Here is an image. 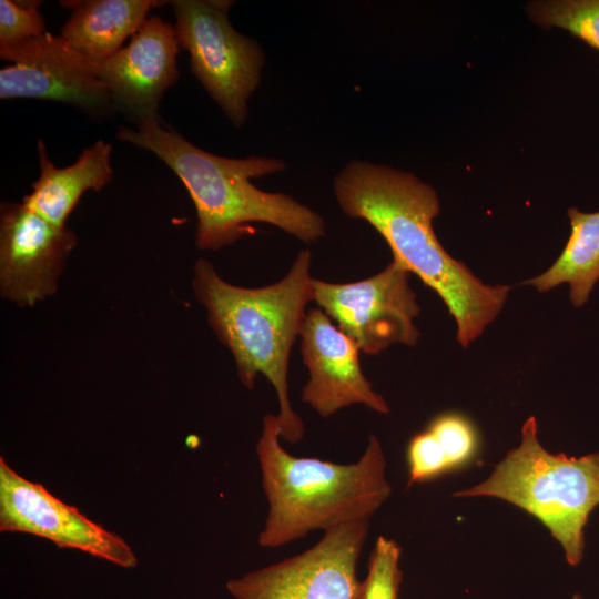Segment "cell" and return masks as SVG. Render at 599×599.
<instances>
[{"label": "cell", "instance_id": "obj_1", "mask_svg": "<svg viewBox=\"0 0 599 599\" xmlns=\"http://www.w3.org/2000/svg\"><path fill=\"white\" fill-rule=\"evenodd\" d=\"M342 212L369 223L393 260L416 274L443 300L457 325V342L469 346L502 309L509 286L487 285L438 241L433 221L440 212L436 190L415 174L363 160L334 177Z\"/></svg>", "mask_w": 599, "mask_h": 599}, {"label": "cell", "instance_id": "obj_2", "mask_svg": "<svg viewBox=\"0 0 599 599\" xmlns=\"http://www.w3.org/2000/svg\"><path fill=\"white\" fill-rule=\"evenodd\" d=\"M116 139L154 153L180 179L195 206V244L217 251L251 235V223L272 224L311 244L325 235L324 219L311 207L284 193L256 187L251 179L286 170L277 158H224L210 153L159 120L120 126Z\"/></svg>", "mask_w": 599, "mask_h": 599}, {"label": "cell", "instance_id": "obj_3", "mask_svg": "<svg viewBox=\"0 0 599 599\" xmlns=\"http://www.w3.org/2000/svg\"><path fill=\"white\" fill-rule=\"evenodd\" d=\"M311 263V251H301L282 280L263 287L230 284L205 258L196 261L192 277L193 293L206 309L211 328L231 352L243 386L253 389L258 374L273 385L280 435L292 444L303 438L305 427L290 402L287 369L306 306L314 301Z\"/></svg>", "mask_w": 599, "mask_h": 599}, {"label": "cell", "instance_id": "obj_4", "mask_svg": "<svg viewBox=\"0 0 599 599\" xmlns=\"http://www.w3.org/2000/svg\"><path fill=\"white\" fill-rule=\"evenodd\" d=\"M277 415L263 418L256 454L268 501L265 525L258 535L264 548H276L315 529L370 519L389 497L386 459L376 436L370 435L361 458L336 464L295 457L280 443Z\"/></svg>", "mask_w": 599, "mask_h": 599}, {"label": "cell", "instance_id": "obj_5", "mask_svg": "<svg viewBox=\"0 0 599 599\" xmlns=\"http://www.w3.org/2000/svg\"><path fill=\"white\" fill-rule=\"evenodd\" d=\"M537 420L522 425L520 445L483 483L455 497L489 496L506 500L542 522L561 545L565 558H583L585 528L599 506V451L581 457L551 454L538 440Z\"/></svg>", "mask_w": 599, "mask_h": 599}, {"label": "cell", "instance_id": "obj_6", "mask_svg": "<svg viewBox=\"0 0 599 599\" xmlns=\"http://www.w3.org/2000/svg\"><path fill=\"white\" fill-rule=\"evenodd\" d=\"M231 0H174L175 34L190 55V68L236 128L247 120V103L261 82V45L230 20Z\"/></svg>", "mask_w": 599, "mask_h": 599}, {"label": "cell", "instance_id": "obj_7", "mask_svg": "<svg viewBox=\"0 0 599 599\" xmlns=\"http://www.w3.org/2000/svg\"><path fill=\"white\" fill-rule=\"evenodd\" d=\"M370 519L324 531L307 550L227 581L235 599H363L356 568Z\"/></svg>", "mask_w": 599, "mask_h": 599}, {"label": "cell", "instance_id": "obj_8", "mask_svg": "<svg viewBox=\"0 0 599 599\" xmlns=\"http://www.w3.org/2000/svg\"><path fill=\"white\" fill-rule=\"evenodd\" d=\"M410 272L392 261L379 273L352 283L313 278L314 302L359 351L376 355L394 344L416 345L419 315Z\"/></svg>", "mask_w": 599, "mask_h": 599}, {"label": "cell", "instance_id": "obj_9", "mask_svg": "<svg viewBox=\"0 0 599 599\" xmlns=\"http://www.w3.org/2000/svg\"><path fill=\"white\" fill-rule=\"evenodd\" d=\"M0 531L38 536L60 548L85 552L122 568L138 558L118 534L65 504L43 485L18 474L0 458Z\"/></svg>", "mask_w": 599, "mask_h": 599}, {"label": "cell", "instance_id": "obj_10", "mask_svg": "<svg viewBox=\"0 0 599 599\" xmlns=\"http://www.w3.org/2000/svg\"><path fill=\"white\" fill-rule=\"evenodd\" d=\"M77 235L20 203L0 211V293L19 307H32L58 290Z\"/></svg>", "mask_w": 599, "mask_h": 599}, {"label": "cell", "instance_id": "obj_11", "mask_svg": "<svg viewBox=\"0 0 599 599\" xmlns=\"http://www.w3.org/2000/svg\"><path fill=\"white\" fill-rule=\"evenodd\" d=\"M0 57L11 61L0 70L2 100H52L92 113L103 112L112 104L93 64L61 35L45 32L21 44L0 49Z\"/></svg>", "mask_w": 599, "mask_h": 599}, {"label": "cell", "instance_id": "obj_12", "mask_svg": "<svg viewBox=\"0 0 599 599\" xmlns=\"http://www.w3.org/2000/svg\"><path fill=\"white\" fill-rule=\"evenodd\" d=\"M179 49L174 26L152 16L126 47L92 64L112 103L135 123L159 120L161 99L179 78Z\"/></svg>", "mask_w": 599, "mask_h": 599}, {"label": "cell", "instance_id": "obj_13", "mask_svg": "<svg viewBox=\"0 0 599 599\" xmlns=\"http://www.w3.org/2000/svg\"><path fill=\"white\" fill-rule=\"evenodd\" d=\"M300 336L309 373L304 403L324 418L354 404L388 414L387 403L363 374L358 346L319 307L307 312Z\"/></svg>", "mask_w": 599, "mask_h": 599}, {"label": "cell", "instance_id": "obj_14", "mask_svg": "<svg viewBox=\"0 0 599 599\" xmlns=\"http://www.w3.org/2000/svg\"><path fill=\"white\" fill-rule=\"evenodd\" d=\"M111 153L112 145L98 140L85 148L73 164L61 169L51 162L40 139V175L31 193L23 197V204L51 224L65 227L81 196L89 190L100 192L112 180Z\"/></svg>", "mask_w": 599, "mask_h": 599}, {"label": "cell", "instance_id": "obj_15", "mask_svg": "<svg viewBox=\"0 0 599 599\" xmlns=\"http://www.w3.org/2000/svg\"><path fill=\"white\" fill-rule=\"evenodd\" d=\"M60 3L71 9L60 35L91 63H97L116 53L141 29L149 11L164 2L68 0Z\"/></svg>", "mask_w": 599, "mask_h": 599}, {"label": "cell", "instance_id": "obj_16", "mask_svg": "<svg viewBox=\"0 0 599 599\" xmlns=\"http://www.w3.org/2000/svg\"><path fill=\"white\" fill-rule=\"evenodd\" d=\"M567 214L571 233L562 252L547 271L521 284L538 292L569 284L571 303L581 307L599 281V211L587 213L570 207Z\"/></svg>", "mask_w": 599, "mask_h": 599}, {"label": "cell", "instance_id": "obj_17", "mask_svg": "<svg viewBox=\"0 0 599 599\" xmlns=\"http://www.w3.org/2000/svg\"><path fill=\"white\" fill-rule=\"evenodd\" d=\"M525 11L535 24L565 30L599 51V0L531 1Z\"/></svg>", "mask_w": 599, "mask_h": 599}, {"label": "cell", "instance_id": "obj_18", "mask_svg": "<svg viewBox=\"0 0 599 599\" xmlns=\"http://www.w3.org/2000/svg\"><path fill=\"white\" fill-rule=\"evenodd\" d=\"M402 549L398 544L379 536L370 552L368 572L363 580V599H397L402 581Z\"/></svg>", "mask_w": 599, "mask_h": 599}, {"label": "cell", "instance_id": "obj_19", "mask_svg": "<svg viewBox=\"0 0 599 599\" xmlns=\"http://www.w3.org/2000/svg\"><path fill=\"white\" fill-rule=\"evenodd\" d=\"M427 430L438 441L450 471L467 465L477 454V433L463 415L455 413L439 415L430 422Z\"/></svg>", "mask_w": 599, "mask_h": 599}, {"label": "cell", "instance_id": "obj_20", "mask_svg": "<svg viewBox=\"0 0 599 599\" xmlns=\"http://www.w3.org/2000/svg\"><path fill=\"white\" fill-rule=\"evenodd\" d=\"M40 1L0 0V49L10 48L45 33Z\"/></svg>", "mask_w": 599, "mask_h": 599}, {"label": "cell", "instance_id": "obj_21", "mask_svg": "<svg viewBox=\"0 0 599 599\" xmlns=\"http://www.w3.org/2000/svg\"><path fill=\"white\" fill-rule=\"evenodd\" d=\"M408 486L450 471L447 458L429 430L412 437L406 450Z\"/></svg>", "mask_w": 599, "mask_h": 599}, {"label": "cell", "instance_id": "obj_22", "mask_svg": "<svg viewBox=\"0 0 599 599\" xmlns=\"http://www.w3.org/2000/svg\"><path fill=\"white\" fill-rule=\"evenodd\" d=\"M571 599H585L579 592L575 593Z\"/></svg>", "mask_w": 599, "mask_h": 599}]
</instances>
